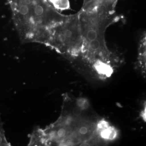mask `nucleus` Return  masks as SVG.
I'll return each instance as SVG.
<instances>
[{"instance_id":"obj_1","label":"nucleus","mask_w":146,"mask_h":146,"mask_svg":"<svg viewBox=\"0 0 146 146\" xmlns=\"http://www.w3.org/2000/svg\"><path fill=\"white\" fill-rule=\"evenodd\" d=\"M82 37V48L79 56L94 62L108 63L111 52L105 39L106 29L117 21L115 11L98 9L78 12Z\"/></svg>"},{"instance_id":"obj_2","label":"nucleus","mask_w":146,"mask_h":146,"mask_svg":"<svg viewBox=\"0 0 146 146\" xmlns=\"http://www.w3.org/2000/svg\"><path fill=\"white\" fill-rule=\"evenodd\" d=\"M82 37L78 13L67 15L62 22L51 29L45 46L69 58L81 53Z\"/></svg>"},{"instance_id":"obj_3","label":"nucleus","mask_w":146,"mask_h":146,"mask_svg":"<svg viewBox=\"0 0 146 146\" xmlns=\"http://www.w3.org/2000/svg\"><path fill=\"white\" fill-rule=\"evenodd\" d=\"M119 0H83L80 10L89 11L104 9L115 11V7Z\"/></svg>"},{"instance_id":"obj_4","label":"nucleus","mask_w":146,"mask_h":146,"mask_svg":"<svg viewBox=\"0 0 146 146\" xmlns=\"http://www.w3.org/2000/svg\"><path fill=\"white\" fill-rule=\"evenodd\" d=\"M51 4L58 11L63 10L70 8L69 0H49Z\"/></svg>"},{"instance_id":"obj_5","label":"nucleus","mask_w":146,"mask_h":146,"mask_svg":"<svg viewBox=\"0 0 146 146\" xmlns=\"http://www.w3.org/2000/svg\"><path fill=\"white\" fill-rule=\"evenodd\" d=\"M10 143L7 140L3 129V123L0 116V146H11Z\"/></svg>"},{"instance_id":"obj_6","label":"nucleus","mask_w":146,"mask_h":146,"mask_svg":"<svg viewBox=\"0 0 146 146\" xmlns=\"http://www.w3.org/2000/svg\"><path fill=\"white\" fill-rule=\"evenodd\" d=\"M76 105L77 106L80 108L82 110L83 108L85 109L89 106V103L86 101V100L82 98H80L77 100Z\"/></svg>"},{"instance_id":"obj_7","label":"nucleus","mask_w":146,"mask_h":146,"mask_svg":"<svg viewBox=\"0 0 146 146\" xmlns=\"http://www.w3.org/2000/svg\"><path fill=\"white\" fill-rule=\"evenodd\" d=\"M112 134V131L109 129H105L102 133V136L105 138H109Z\"/></svg>"},{"instance_id":"obj_8","label":"nucleus","mask_w":146,"mask_h":146,"mask_svg":"<svg viewBox=\"0 0 146 146\" xmlns=\"http://www.w3.org/2000/svg\"><path fill=\"white\" fill-rule=\"evenodd\" d=\"M72 112L73 115L76 116H79L81 114L82 109L78 106L74 108L73 109Z\"/></svg>"},{"instance_id":"obj_9","label":"nucleus","mask_w":146,"mask_h":146,"mask_svg":"<svg viewBox=\"0 0 146 146\" xmlns=\"http://www.w3.org/2000/svg\"><path fill=\"white\" fill-rule=\"evenodd\" d=\"M79 132L81 134L84 135V134H86L87 133V132H88V129H87V128L86 127H83L80 128V129Z\"/></svg>"},{"instance_id":"obj_10","label":"nucleus","mask_w":146,"mask_h":146,"mask_svg":"<svg viewBox=\"0 0 146 146\" xmlns=\"http://www.w3.org/2000/svg\"><path fill=\"white\" fill-rule=\"evenodd\" d=\"M23 0H7L9 4H14L19 3Z\"/></svg>"}]
</instances>
